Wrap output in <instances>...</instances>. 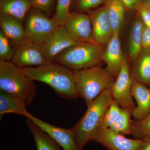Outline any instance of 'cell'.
I'll return each instance as SVG.
<instances>
[{
    "label": "cell",
    "instance_id": "cell-2",
    "mask_svg": "<svg viewBox=\"0 0 150 150\" xmlns=\"http://www.w3.org/2000/svg\"><path fill=\"white\" fill-rule=\"evenodd\" d=\"M74 77L79 97L87 106L103 92L111 90L115 80L107 67L100 65L74 71Z\"/></svg>",
    "mask_w": 150,
    "mask_h": 150
},
{
    "label": "cell",
    "instance_id": "cell-31",
    "mask_svg": "<svg viewBox=\"0 0 150 150\" xmlns=\"http://www.w3.org/2000/svg\"><path fill=\"white\" fill-rule=\"evenodd\" d=\"M142 47L150 48V28L144 25L142 31Z\"/></svg>",
    "mask_w": 150,
    "mask_h": 150
},
{
    "label": "cell",
    "instance_id": "cell-20",
    "mask_svg": "<svg viewBox=\"0 0 150 150\" xmlns=\"http://www.w3.org/2000/svg\"><path fill=\"white\" fill-rule=\"evenodd\" d=\"M144 24L138 13L131 27L129 41V57L134 63L143 49L142 31Z\"/></svg>",
    "mask_w": 150,
    "mask_h": 150
},
{
    "label": "cell",
    "instance_id": "cell-10",
    "mask_svg": "<svg viewBox=\"0 0 150 150\" xmlns=\"http://www.w3.org/2000/svg\"><path fill=\"white\" fill-rule=\"evenodd\" d=\"M91 141L100 143L108 150H139L144 140L127 139L110 128L99 126Z\"/></svg>",
    "mask_w": 150,
    "mask_h": 150
},
{
    "label": "cell",
    "instance_id": "cell-4",
    "mask_svg": "<svg viewBox=\"0 0 150 150\" xmlns=\"http://www.w3.org/2000/svg\"><path fill=\"white\" fill-rule=\"evenodd\" d=\"M34 81L11 61L0 60V90L20 98L26 106L31 104L36 94Z\"/></svg>",
    "mask_w": 150,
    "mask_h": 150
},
{
    "label": "cell",
    "instance_id": "cell-1",
    "mask_svg": "<svg viewBox=\"0 0 150 150\" xmlns=\"http://www.w3.org/2000/svg\"><path fill=\"white\" fill-rule=\"evenodd\" d=\"M23 70L33 80L50 86L60 97L67 99L79 97L75 87L74 71L64 66L53 62L39 67L23 68Z\"/></svg>",
    "mask_w": 150,
    "mask_h": 150
},
{
    "label": "cell",
    "instance_id": "cell-9",
    "mask_svg": "<svg viewBox=\"0 0 150 150\" xmlns=\"http://www.w3.org/2000/svg\"><path fill=\"white\" fill-rule=\"evenodd\" d=\"M64 27L70 37L77 43H96L94 40L91 20L88 14L70 12Z\"/></svg>",
    "mask_w": 150,
    "mask_h": 150
},
{
    "label": "cell",
    "instance_id": "cell-27",
    "mask_svg": "<svg viewBox=\"0 0 150 150\" xmlns=\"http://www.w3.org/2000/svg\"><path fill=\"white\" fill-rule=\"evenodd\" d=\"M14 52V48L11 46L9 38L0 30V60L11 61Z\"/></svg>",
    "mask_w": 150,
    "mask_h": 150
},
{
    "label": "cell",
    "instance_id": "cell-6",
    "mask_svg": "<svg viewBox=\"0 0 150 150\" xmlns=\"http://www.w3.org/2000/svg\"><path fill=\"white\" fill-rule=\"evenodd\" d=\"M26 39L42 45L60 24L54 18L34 8L28 13L25 19Z\"/></svg>",
    "mask_w": 150,
    "mask_h": 150
},
{
    "label": "cell",
    "instance_id": "cell-11",
    "mask_svg": "<svg viewBox=\"0 0 150 150\" xmlns=\"http://www.w3.org/2000/svg\"><path fill=\"white\" fill-rule=\"evenodd\" d=\"M77 43L70 37L64 26H59L41 45L43 57L48 64L53 63L59 54Z\"/></svg>",
    "mask_w": 150,
    "mask_h": 150
},
{
    "label": "cell",
    "instance_id": "cell-28",
    "mask_svg": "<svg viewBox=\"0 0 150 150\" xmlns=\"http://www.w3.org/2000/svg\"><path fill=\"white\" fill-rule=\"evenodd\" d=\"M109 0H76L75 6L80 12H88L105 4Z\"/></svg>",
    "mask_w": 150,
    "mask_h": 150
},
{
    "label": "cell",
    "instance_id": "cell-29",
    "mask_svg": "<svg viewBox=\"0 0 150 150\" xmlns=\"http://www.w3.org/2000/svg\"><path fill=\"white\" fill-rule=\"evenodd\" d=\"M33 7L49 15L54 9L55 0H32Z\"/></svg>",
    "mask_w": 150,
    "mask_h": 150
},
{
    "label": "cell",
    "instance_id": "cell-24",
    "mask_svg": "<svg viewBox=\"0 0 150 150\" xmlns=\"http://www.w3.org/2000/svg\"><path fill=\"white\" fill-rule=\"evenodd\" d=\"M131 135L137 139L143 140L150 137V113L142 120L133 121Z\"/></svg>",
    "mask_w": 150,
    "mask_h": 150
},
{
    "label": "cell",
    "instance_id": "cell-12",
    "mask_svg": "<svg viewBox=\"0 0 150 150\" xmlns=\"http://www.w3.org/2000/svg\"><path fill=\"white\" fill-rule=\"evenodd\" d=\"M87 13L91 20L95 42L98 45L106 46L113 33L106 4Z\"/></svg>",
    "mask_w": 150,
    "mask_h": 150
},
{
    "label": "cell",
    "instance_id": "cell-8",
    "mask_svg": "<svg viewBox=\"0 0 150 150\" xmlns=\"http://www.w3.org/2000/svg\"><path fill=\"white\" fill-rule=\"evenodd\" d=\"M14 54L11 62L21 69L47 64L43 57L42 46L27 39L13 43Z\"/></svg>",
    "mask_w": 150,
    "mask_h": 150
},
{
    "label": "cell",
    "instance_id": "cell-18",
    "mask_svg": "<svg viewBox=\"0 0 150 150\" xmlns=\"http://www.w3.org/2000/svg\"><path fill=\"white\" fill-rule=\"evenodd\" d=\"M131 76L148 86L150 84V48H143L131 71Z\"/></svg>",
    "mask_w": 150,
    "mask_h": 150
},
{
    "label": "cell",
    "instance_id": "cell-7",
    "mask_svg": "<svg viewBox=\"0 0 150 150\" xmlns=\"http://www.w3.org/2000/svg\"><path fill=\"white\" fill-rule=\"evenodd\" d=\"M129 60L125 56L121 70L111 88L114 100L122 108L134 110L136 105L131 94L133 85Z\"/></svg>",
    "mask_w": 150,
    "mask_h": 150
},
{
    "label": "cell",
    "instance_id": "cell-3",
    "mask_svg": "<svg viewBox=\"0 0 150 150\" xmlns=\"http://www.w3.org/2000/svg\"><path fill=\"white\" fill-rule=\"evenodd\" d=\"M112 99L111 90L103 92L88 106L84 115L73 127L78 150H83L91 141Z\"/></svg>",
    "mask_w": 150,
    "mask_h": 150
},
{
    "label": "cell",
    "instance_id": "cell-15",
    "mask_svg": "<svg viewBox=\"0 0 150 150\" xmlns=\"http://www.w3.org/2000/svg\"><path fill=\"white\" fill-rule=\"evenodd\" d=\"M133 80L131 94L136 101V106L132 111V116L139 121L150 113V88L133 78Z\"/></svg>",
    "mask_w": 150,
    "mask_h": 150
},
{
    "label": "cell",
    "instance_id": "cell-32",
    "mask_svg": "<svg viewBox=\"0 0 150 150\" xmlns=\"http://www.w3.org/2000/svg\"><path fill=\"white\" fill-rule=\"evenodd\" d=\"M126 7V10L137 11L139 6L140 0H121Z\"/></svg>",
    "mask_w": 150,
    "mask_h": 150
},
{
    "label": "cell",
    "instance_id": "cell-13",
    "mask_svg": "<svg viewBox=\"0 0 150 150\" xmlns=\"http://www.w3.org/2000/svg\"><path fill=\"white\" fill-rule=\"evenodd\" d=\"M30 118L63 149V150H78L72 128L64 129L51 125L31 114Z\"/></svg>",
    "mask_w": 150,
    "mask_h": 150
},
{
    "label": "cell",
    "instance_id": "cell-34",
    "mask_svg": "<svg viewBox=\"0 0 150 150\" xmlns=\"http://www.w3.org/2000/svg\"><path fill=\"white\" fill-rule=\"evenodd\" d=\"M140 3L150 7V0H140Z\"/></svg>",
    "mask_w": 150,
    "mask_h": 150
},
{
    "label": "cell",
    "instance_id": "cell-33",
    "mask_svg": "<svg viewBox=\"0 0 150 150\" xmlns=\"http://www.w3.org/2000/svg\"><path fill=\"white\" fill-rule=\"evenodd\" d=\"M143 140L144 143L139 150H150V137Z\"/></svg>",
    "mask_w": 150,
    "mask_h": 150
},
{
    "label": "cell",
    "instance_id": "cell-21",
    "mask_svg": "<svg viewBox=\"0 0 150 150\" xmlns=\"http://www.w3.org/2000/svg\"><path fill=\"white\" fill-rule=\"evenodd\" d=\"M26 123L34 138L37 150H62L61 146L30 118H27Z\"/></svg>",
    "mask_w": 150,
    "mask_h": 150
},
{
    "label": "cell",
    "instance_id": "cell-25",
    "mask_svg": "<svg viewBox=\"0 0 150 150\" xmlns=\"http://www.w3.org/2000/svg\"><path fill=\"white\" fill-rule=\"evenodd\" d=\"M122 110V108L112 99L105 112L99 126L110 128L118 119Z\"/></svg>",
    "mask_w": 150,
    "mask_h": 150
},
{
    "label": "cell",
    "instance_id": "cell-35",
    "mask_svg": "<svg viewBox=\"0 0 150 150\" xmlns=\"http://www.w3.org/2000/svg\"><path fill=\"white\" fill-rule=\"evenodd\" d=\"M149 86L150 88V84H149Z\"/></svg>",
    "mask_w": 150,
    "mask_h": 150
},
{
    "label": "cell",
    "instance_id": "cell-23",
    "mask_svg": "<svg viewBox=\"0 0 150 150\" xmlns=\"http://www.w3.org/2000/svg\"><path fill=\"white\" fill-rule=\"evenodd\" d=\"M132 110L122 108L118 119L110 129L117 134L125 136L131 135L133 121L131 119Z\"/></svg>",
    "mask_w": 150,
    "mask_h": 150
},
{
    "label": "cell",
    "instance_id": "cell-17",
    "mask_svg": "<svg viewBox=\"0 0 150 150\" xmlns=\"http://www.w3.org/2000/svg\"><path fill=\"white\" fill-rule=\"evenodd\" d=\"M26 105L21 99L12 94L0 90V116L13 113L28 118L31 113L26 109Z\"/></svg>",
    "mask_w": 150,
    "mask_h": 150
},
{
    "label": "cell",
    "instance_id": "cell-22",
    "mask_svg": "<svg viewBox=\"0 0 150 150\" xmlns=\"http://www.w3.org/2000/svg\"><path fill=\"white\" fill-rule=\"evenodd\" d=\"M105 4L112 31L120 32L125 20L126 7L121 0H109Z\"/></svg>",
    "mask_w": 150,
    "mask_h": 150
},
{
    "label": "cell",
    "instance_id": "cell-30",
    "mask_svg": "<svg viewBox=\"0 0 150 150\" xmlns=\"http://www.w3.org/2000/svg\"><path fill=\"white\" fill-rule=\"evenodd\" d=\"M144 25L150 28V7L145 5L140 4L137 11Z\"/></svg>",
    "mask_w": 150,
    "mask_h": 150
},
{
    "label": "cell",
    "instance_id": "cell-19",
    "mask_svg": "<svg viewBox=\"0 0 150 150\" xmlns=\"http://www.w3.org/2000/svg\"><path fill=\"white\" fill-rule=\"evenodd\" d=\"M33 7L32 0H0V13L24 21Z\"/></svg>",
    "mask_w": 150,
    "mask_h": 150
},
{
    "label": "cell",
    "instance_id": "cell-16",
    "mask_svg": "<svg viewBox=\"0 0 150 150\" xmlns=\"http://www.w3.org/2000/svg\"><path fill=\"white\" fill-rule=\"evenodd\" d=\"M23 23L16 18L0 13L1 30L13 43L26 39Z\"/></svg>",
    "mask_w": 150,
    "mask_h": 150
},
{
    "label": "cell",
    "instance_id": "cell-14",
    "mask_svg": "<svg viewBox=\"0 0 150 150\" xmlns=\"http://www.w3.org/2000/svg\"><path fill=\"white\" fill-rule=\"evenodd\" d=\"M119 31L113 32L106 44L102 56V60L110 74L116 79L121 70L125 56L121 50Z\"/></svg>",
    "mask_w": 150,
    "mask_h": 150
},
{
    "label": "cell",
    "instance_id": "cell-5",
    "mask_svg": "<svg viewBox=\"0 0 150 150\" xmlns=\"http://www.w3.org/2000/svg\"><path fill=\"white\" fill-rule=\"evenodd\" d=\"M104 46L96 43H78L59 54L54 62L73 71L96 67L103 61Z\"/></svg>",
    "mask_w": 150,
    "mask_h": 150
},
{
    "label": "cell",
    "instance_id": "cell-26",
    "mask_svg": "<svg viewBox=\"0 0 150 150\" xmlns=\"http://www.w3.org/2000/svg\"><path fill=\"white\" fill-rule=\"evenodd\" d=\"M73 0H57L56 11L53 18L61 26H64L69 14L70 7Z\"/></svg>",
    "mask_w": 150,
    "mask_h": 150
}]
</instances>
